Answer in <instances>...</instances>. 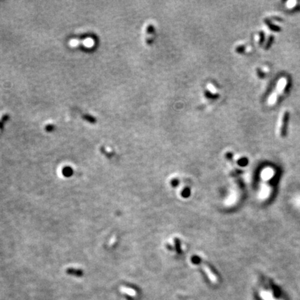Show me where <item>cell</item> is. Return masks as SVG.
<instances>
[{
  "label": "cell",
  "mask_w": 300,
  "mask_h": 300,
  "mask_svg": "<svg viewBox=\"0 0 300 300\" xmlns=\"http://www.w3.org/2000/svg\"><path fill=\"white\" fill-rule=\"evenodd\" d=\"M289 115L290 113H288V111H286L284 113L283 115V120H282V125H281V135L282 136H284L286 133V128H287V125L288 122V119H289Z\"/></svg>",
  "instance_id": "6da1fadb"
},
{
  "label": "cell",
  "mask_w": 300,
  "mask_h": 300,
  "mask_svg": "<svg viewBox=\"0 0 300 300\" xmlns=\"http://www.w3.org/2000/svg\"><path fill=\"white\" fill-rule=\"evenodd\" d=\"M202 267H203L204 270V271H205L206 274H207V275L208 276V279H209L213 283H217V277L214 275V274L213 273V272H211V270H210L209 268H208V267L207 266V265H204Z\"/></svg>",
  "instance_id": "7a4b0ae2"
},
{
  "label": "cell",
  "mask_w": 300,
  "mask_h": 300,
  "mask_svg": "<svg viewBox=\"0 0 300 300\" xmlns=\"http://www.w3.org/2000/svg\"><path fill=\"white\" fill-rule=\"evenodd\" d=\"M121 291L123 292L125 294L129 295L130 296L135 297L136 295V291L132 288H127V287H122L121 288Z\"/></svg>",
  "instance_id": "3957f363"
},
{
  "label": "cell",
  "mask_w": 300,
  "mask_h": 300,
  "mask_svg": "<svg viewBox=\"0 0 300 300\" xmlns=\"http://www.w3.org/2000/svg\"><path fill=\"white\" fill-rule=\"evenodd\" d=\"M266 24H267V25H268V27H270V29H272V30H273L274 31H280V28H279V27L275 26V25L273 24H272L268 21V20H266Z\"/></svg>",
  "instance_id": "277c9868"
},
{
  "label": "cell",
  "mask_w": 300,
  "mask_h": 300,
  "mask_svg": "<svg viewBox=\"0 0 300 300\" xmlns=\"http://www.w3.org/2000/svg\"><path fill=\"white\" fill-rule=\"evenodd\" d=\"M272 41H273V36H272V37H270L269 38V40H268V42L267 43L266 47H265V48H268L270 46V44H271V43H272Z\"/></svg>",
  "instance_id": "5b68a950"
},
{
  "label": "cell",
  "mask_w": 300,
  "mask_h": 300,
  "mask_svg": "<svg viewBox=\"0 0 300 300\" xmlns=\"http://www.w3.org/2000/svg\"><path fill=\"white\" fill-rule=\"evenodd\" d=\"M295 4V2H288V7H292V6H293Z\"/></svg>",
  "instance_id": "8992f818"
}]
</instances>
